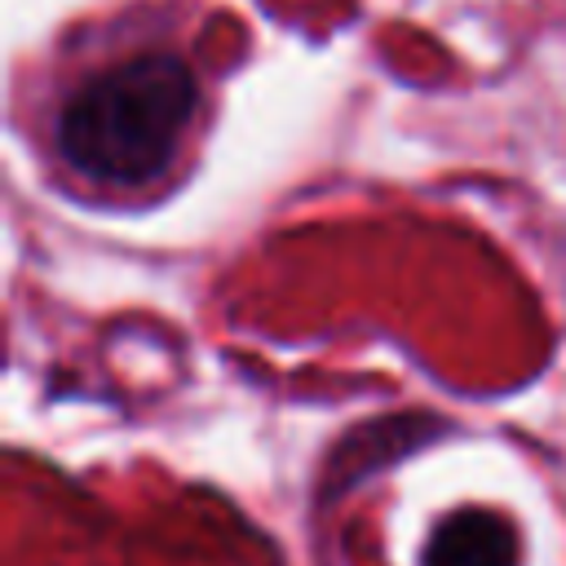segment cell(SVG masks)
<instances>
[{
    "label": "cell",
    "instance_id": "6da1fadb",
    "mask_svg": "<svg viewBox=\"0 0 566 566\" xmlns=\"http://www.w3.org/2000/svg\"><path fill=\"white\" fill-rule=\"evenodd\" d=\"M190 0H128L44 49L27 137L44 177L97 208H146L195 168L212 128L217 62Z\"/></svg>",
    "mask_w": 566,
    "mask_h": 566
},
{
    "label": "cell",
    "instance_id": "7a4b0ae2",
    "mask_svg": "<svg viewBox=\"0 0 566 566\" xmlns=\"http://www.w3.org/2000/svg\"><path fill=\"white\" fill-rule=\"evenodd\" d=\"M420 566H522V535L504 509H447L420 548Z\"/></svg>",
    "mask_w": 566,
    "mask_h": 566
}]
</instances>
